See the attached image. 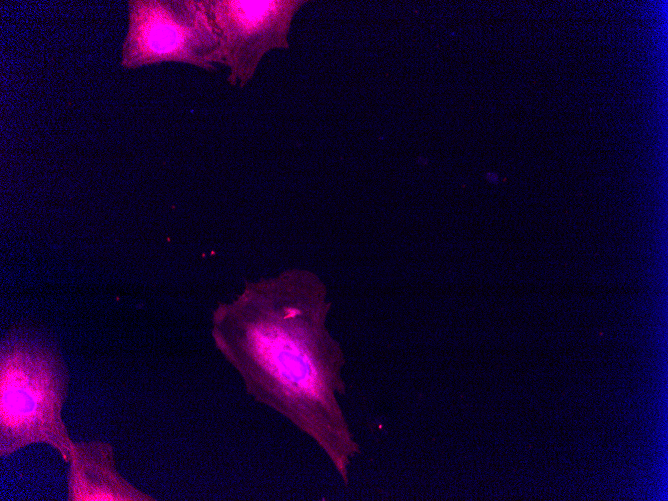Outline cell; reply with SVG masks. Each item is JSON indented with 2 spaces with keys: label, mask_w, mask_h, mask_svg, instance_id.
<instances>
[{
  "label": "cell",
  "mask_w": 668,
  "mask_h": 501,
  "mask_svg": "<svg viewBox=\"0 0 668 501\" xmlns=\"http://www.w3.org/2000/svg\"><path fill=\"white\" fill-rule=\"evenodd\" d=\"M319 280L305 271L247 286L235 303L215 313L214 334L231 360L248 356L268 369H288L304 412V427L341 420L334 399L340 354L324 328L327 306Z\"/></svg>",
  "instance_id": "1"
},
{
  "label": "cell",
  "mask_w": 668,
  "mask_h": 501,
  "mask_svg": "<svg viewBox=\"0 0 668 501\" xmlns=\"http://www.w3.org/2000/svg\"><path fill=\"white\" fill-rule=\"evenodd\" d=\"M68 376L59 356L29 339L2 345L0 359V456L34 443L53 447L70 461L73 441L61 416Z\"/></svg>",
  "instance_id": "2"
},
{
  "label": "cell",
  "mask_w": 668,
  "mask_h": 501,
  "mask_svg": "<svg viewBox=\"0 0 668 501\" xmlns=\"http://www.w3.org/2000/svg\"><path fill=\"white\" fill-rule=\"evenodd\" d=\"M215 14L222 30L223 58L231 67V82L244 86L264 54L287 48L292 17L302 1H221Z\"/></svg>",
  "instance_id": "3"
},
{
  "label": "cell",
  "mask_w": 668,
  "mask_h": 501,
  "mask_svg": "<svg viewBox=\"0 0 668 501\" xmlns=\"http://www.w3.org/2000/svg\"><path fill=\"white\" fill-rule=\"evenodd\" d=\"M68 463L69 501L154 500L118 473L110 443L73 441Z\"/></svg>",
  "instance_id": "4"
},
{
  "label": "cell",
  "mask_w": 668,
  "mask_h": 501,
  "mask_svg": "<svg viewBox=\"0 0 668 501\" xmlns=\"http://www.w3.org/2000/svg\"><path fill=\"white\" fill-rule=\"evenodd\" d=\"M146 24L145 40L152 55L157 57H195L193 46L197 35L192 27L175 18L169 9L157 6Z\"/></svg>",
  "instance_id": "5"
}]
</instances>
